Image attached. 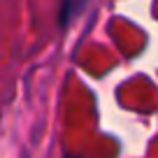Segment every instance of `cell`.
<instances>
[{
  "label": "cell",
  "instance_id": "cell-1",
  "mask_svg": "<svg viewBox=\"0 0 158 158\" xmlns=\"http://www.w3.org/2000/svg\"><path fill=\"white\" fill-rule=\"evenodd\" d=\"M84 5H86V0H60V12H58L60 28H65V26H68L79 12L84 10Z\"/></svg>",
  "mask_w": 158,
  "mask_h": 158
},
{
  "label": "cell",
  "instance_id": "cell-2",
  "mask_svg": "<svg viewBox=\"0 0 158 158\" xmlns=\"http://www.w3.org/2000/svg\"><path fill=\"white\" fill-rule=\"evenodd\" d=\"M65 158H77V156H65Z\"/></svg>",
  "mask_w": 158,
  "mask_h": 158
}]
</instances>
